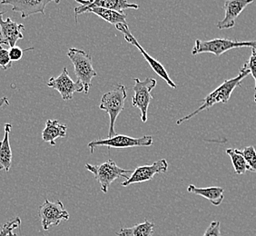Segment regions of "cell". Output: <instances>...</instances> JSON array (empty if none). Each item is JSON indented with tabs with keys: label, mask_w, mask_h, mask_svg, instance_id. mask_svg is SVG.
Returning a JSON list of instances; mask_svg holds the SVG:
<instances>
[{
	"label": "cell",
	"mask_w": 256,
	"mask_h": 236,
	"mask_svg": "<svg viewBox=\"0 0 256 236\" xmlns=\"http://www.w3.org/2000/svg\"><path fill=\"white\" fill-rule=\"evenodd\" d=\"M126 96L128 94L126 86L123 84H116L113 90L104 94L101 98L99 108L108 114L110 118L108 138H113L118 134L114 130V124L119 114L124 110Z\"/></svg>",
	"instance_id": "2"
},
{
	"label": "cell",
	"mask_w": 256,
	"mask_h": 236,
	"mask_svg": "<svg viewBox=\"0 0 256 236\" xmlns=\"http://www.w3.org/2000/svg\"><path fill=\"white\" fill-rule=\"evenodd\" d=\"M202 236H222L220 222L212 221Z\"/></svg>",
	"instance_id": "26"
},
{
	"label": "cell",
	"mask_w": 256,
	"mask_h": 236,
	"mask_svg": "<svg viewBox=\"0 0 256 236\" xmlns=\"http://www.w3.org/2000/svg\"><path fill=\"white\" fill-rule=\"evenodd\" d=\"M5 14V11L0 12V44L13 48L18 41L24 38L23 31L25 30V26L23 24L13 21L10 18L3 20V16Z\"/></svg>",
	"instance_id": "14"
},
{
	"label": "cell",
	"mask_w": 256,
	"mask_h": 236,
	"mask_svg": "<svg viewBox=\"0 0 256 236\" xmlns=\"http://www.w3.org/2000/svg\"><path fill=\"white\" fill-rule=\"evenodd\" d=\"M48 86L56 90L64 101L73 98L74 93L84 92V86L76 80V82L69 76L68 70L64 68L61 74L56 78H51L48 82Z\"/></svg>",
	"instance_id": "10"
},
{
	"label": "cell",
	"mask_w": 256,
	"mask_h": 236,
	"mask_svg": "<svg viewBox=\"0 0 256 236\" xmlns=\"http://www.w3.org/2000/svg\"><path fill=\"white\" fill-rule=\"evenodd\" d=\"M241 48H251L252 50H256V41H238V40H228V38H214L212 40H196L192 48V56L202 54V53H211L220 56L221 54L227 51Z\"/></svg>",
	"instance_id": "5"
},
{
	"label": "cell",
	"mask_w": 256,
	"mask_h": 236,
	"mask_svg": "<svg viewBox=\"0 0 256 236\" xmlns=\"http://www.w3.org/2000/svg\"><path fill=\"white\" fill-rule=\"evenodd\" d=\"M8 236H16V234L15 232H10V234H8Z\"/></svg>",
	"instance_id": "29"
},
{
	"label": "cell",
	"mask_w": 256,
	"mask_h": 236,
	"mask_svg": "<svg viewBox=\"0 0 256 236\" xmlns=\"http://www.w3.org/2000/svg\"><path fill=\"white\" fill-rule=\"evenodd\" d=\"M242 154L250 168L251 172H256V151L254 146H247L242 150Z\"/></svg>",
	"instance_id": "22"
},
{
	"label": "cell",
	"mask_w": 256,
	"mask_h": 236,
	"mask_svg": "<svg viewBox=\"0 0 256 236\" xmlns=\"http://www.w3.org/2000/svg\"><path fill=\"white\" fill-rule=\"evenodd\" d=\"M51 2L60 4V0H1V5L10 6L14 12H18L22 18L34 14L44 15L46 6Z\"/></svg>",
	"instance_id": "12"
},
{
	"label": "cell",
	"mask_w": 256,
	"mask_h": 236,
	"mask_svg": "<svg viewBox=\"0 0 256 236\" xmlns=\"http://www.w3.org/2000/svg\"><path fill=\"white\" fill-rule=\"evenodd\" d=\"M188 192L206 198L214 206H219L224 197V189L222 187H207V188H198L194 184H190L188 187Z\"/></svg>",
	"instance_id": "17"
},
{
	"label": "cell",
	"mask_w": 256,
	"mask_h": 236,
	"mask_svg": "<svg viewBox=\"0 0 256 236\" xmlns=\"http://www.w3.org/2000/svg\"><path fill=\"white\" fill-rule=\"evenodd\" d=\"M68 56L74 66V74L76 80L80 81L84 86L86 94L89 93V89L92 84V80L98 76L94 71L92 63V56L84 50L70 48L68 51Z\"/></svg>",
	"instance_id": "3"
},
{
	"label": "cell",
	"mask_w": 256,
	"mask_h": 236,
	"mask_svg": "<svg viewBox=\"0 0 256 236\" xmlns=\"http://www.w3.org/2000/svg\"><path fill=\"white\" fill-rule=\"evenodd\" d=\"M10 106V101H8V99L6 98H0V109L3 108H6V106Z\"/></svg>",
	"instance_id": "28"
},
{
	"label": "cell",
	"mask_w": 256,
	"mask_h": 236,
	"mask_svg": "<svg viewBox=\"0 0 256 236\" xmlns=\"http://www.w3.org/2000/svg\"><path fill=\"white\" fill-rule=\"evenodd\" d=\"M244 69L248 70L252 74V76L254 79L256 81V86H254V100L256 103V50H252V54L250 56L249 60L247 61L246 63H244V66H242Z\"/></svg>",
	"instance_id": "23"
},
{
	"label": "cell",
	"mask_w": 256,
	"mask_h": 236,
	"mask_svg": "<svg viewBox=\"0 0 256 236\" xmlns=\"http://www.w3.org/2000/svg\"><path fill=\"white\" fill-rule=\"evenodd\" d=\"M11 128V124H6L5 136L3 140L0 141V171L4 170L6 172H10L12 166V150L10 143Z\"/></svg>",
	"instance_id": "18"
},
{
	"label": "cell",
	"mask_w": 256,
	"mask_h": 236,
	"mask_svg": "<svg viewBox=\"0 0 256 236\" xmlns=\"http://www.w3.org/2000/svg\"><path fill=\"white\" fill-rule=\"evenodd\" d=\"M154 231V224L146 220L133 227H122L116 234L118 236H153Z\"/></svg>",
	"instance_id": "20"
},
{
	"label": "cell",
	"mask_w": 256,
	"mask_h": 236,
	"mask_svg": "<svg viewBox=\"0 0 256 236\" xmlns=\"http://www.w3.org/2000/svg\"><path fill=\"white\" fill-rule=\"evenodd\" d=\"M153 144V138L151 136H144L142 138H131L123 134H116L113 138H104L93 140L89 142L88 148L90 152L94 154V149L99 146H106L108 148H140V146H151Z\"/></svg>",
	"instance_id": "6"
},
{
	"label": "cell",
	"mask_w": 256,
	"mask_h": 236,
	"mask_svg": "<svg viewBox=\"0 0 256 236\" xmlns=\"http://www.w3.org/2000/svg\"><path fill=\"white\" fill-rule=\"evenodd\" d=\"M226 154L231 158L232 164L236 174H244L247 171H250V168L242 154V150L228 148Z\"/></svg>",
	"instance_id": "21"
},
{
	"label": "cell",
	"mask_w": 256,
	"mask_h": 236,
	"mask_svg": "<svg viewBox=\"0 0 256 236\" xmlns=\"http://www.w3.org/2000/svg\"><path fill=\"white\" fill-rule=\"evenodd\" d=\"M84 166L89 172L94 174V178L98 182L100 189L104 194L108 192L109 186L114 181L120 177H123L128 180L133 172L132 170H126L119 168L116 162L112 159H109L108 161L99 166H92L90 164H86Z\"/></svg>",
	"instance_id": "4"
},
{
	"label": "cell",
	"mask_w": 256,
	"mask_h": 236,
	"mask_svg": "<svg viewBox=\"0 0 256 236\" xmlns=\"http://www.w3.org/2000/svg\"><path fill=\"white\" fill-rule=\"evenodd\" d=\"M38 216L43 230L48 231L52 226H58L61 222L68 221L70 214L61 201L50 202L46 199L38 209Z\"/></svg>",
	"instance_id": "8"
},
{
	"label": "cell",
	"mask_w": 256,
	"mask_h": 236,
	"mask_svg": "<svg viewBox=\"0 0 256 236\" xmlns=\"http://www.w3.org/2000/svg\"><path fill=\"white\" fill-rule=\"evenodd\" d=\"M81 6L74 8V18L78 22V16L83 14L84 11L90 8H102L114 10L119 13H124L126 10H138L139 6L136 3L128 2V0H74Z\"/></svg>",
	"instance_id": "11"
},
{
	"label": "cell",
	"mask_w": 256,
	"mask_h": 236,
	"mask_svg": "<svg viewBox=\"0 0 256 236\" xmlns=\"http://www.w3.org/2000/svg\"><path fill=\"white\" fill-rule=\"evenodd\" d=\"M93 13L102 20L110 23L111 25L114 26L118 24H124L128 25L126 22V18L128 15L126 13H119L118 11L114 10H106V8H90L84 11V13Z\"/></svg>",
	"instance_id": "19"
},
{
	"label": "cell",
	"mask_w": 256,
	"mask_h": 236,
	"mask_svg": "<svg viewBox=\"0 0 256 236\" xmlns=\"http://www.w3.org/2000/svg\"><path fill=\"white\" fill-rule=\"evenodd\" d=\"M248 74H250V72L246 69L241 68L240 71H239V74L237 76L236 78L226 80L220 86H218L216 89H214L212 93L209 94L206 98L202 100V106H200L192 113H190L188 116L178 119L176 121V124L178 126L182 124L184 122L190 120L191 118L196 116L198 114L212 108L216 104L228 103V101L231 98L232 94L234 92V90L238 86H241L242 81L246 78Z\"/></svg>",
	"instance_id": "1"
},
{
	"label": "cell",
	"mask_w": 256,
	"mask_h": 236,
	"mask_svg": "<svg viewBox=\"0 0 256 236\" xmlns=\"http://www.w3.org/2000/svg\"><path fill=\"white\" fill-rule=\"evenodd\" d=\"M20 224H21V220L20 217H16L11 221L6 222L0 230V236H8L10 232L14 231L16 228H18Z\"/></svg>",
	"instance_id": "24"
},
{
	"label": "cell",
	"mask_w": 256,
	"mask_h": 236,
	"mask_svg": "<svg viewBox=\"0 0 256 236\" xmlns=\"http://www.w3.org/2000/svg\"><path fill=\"white\" fill-rule=\"evenodd\" d=\"M33 50V48H30L28 50H22L20 48V46H13L11 48L8 52H10V58L11 59L12 62H16V61H20V59L22 58L23 54H24V51H28V50Z\"/></svg>",
	"instance_id": "27"
},
{
	"label": "cell",
	"mask_w": 256,
	"mask_h": 236,
	"mask_svg": "<svg viewBox=\"0 0 256 236\" xmlns=\"http://www.w3.org/2000/svg\"><path fill=\"white\" fill-rule=\"evenodd\" d=\"M0 1H1V0H0Z\"/></svg>",
	"instance_id": "30"
},
{
	"label": "cell",
	"mask_w": 256,
	"mask_h": 236,
	"mask_svg": "<svg viewBox=\"0 0 256 236\" xmlns=\"http://www.w3.org/2000/svg\"><path fill=\"white\" fill-rule=\"evenodd\" d=\"M134 96L132 104L134 108L140 109L141 120L143 123L148 121V108L150 101L153 99L151 91L156 86V80L151 78H146L144 81L140 79L134 78Z\"/></svg>",
	"instance_id": "7"
},
{
	"label": "cell",
	"mask_w": 256,
	"mask_h": 236,
	"mask_svg": "<svg viewBox=\"0 0 256 236\" xmlns=\"http://www.w3.org/2000/svg\"><path fill=\"white\" fill-rule=\"evenodd\" d=\"M68 126L60 123L58 120H46V126L42 132V139L46 143L51 146H56V140L58 138H64L66 136Z\"/></svg>",
	"instance_id": "16"
},
{
	"label": "cell",
	"mask_w": 256,
	"mask_h": 236,
	"mask_svg": "<svg viewBox=\"0 0 256 236\" xmlns=\"http://www.w3.org/2000/svg\"><path fill=\"white\" fill-rule=\"evenodd\" d=\"M116 30H119L120 32L123 33L124 38V40H126L128 43L133 44V46H134L140 51V53L143 54L144 58L146 60V62H148L149 66H151V68L153 69L154 72L156 74H158L162 80H164V82H166V84H168L170 88H172L174 89L178 88L176 84H174V82L172 81V79L170 78L169 74H168V72H166V68L162 66V64H161L160 62H158V60L153 58L150 54H148L146 50H144L143 46L138 43L136 38L133 34H132V33L130 32L128 25L118 24V25L116 26Z\"/></svg>",
	"instance_id": "9"
},
{
	"label": "cell",
	"mask_w": 256,
	"mask_h": 236,
	"mask_svg": "<svg viewBox=\"0 0 256 236\" xmlns=\"http://www.w3.org/2000/svg\"><path fill=\"white\" fill-rule=\"evenodd\" d=\"M254 0H226L224 5V18L217 23L218 30H230L234 28L236 20L240 16L247 6L250 5Z\"/></svg>",
	"instance_id": "15"
},
{
	"label": "cell",
	"mask_w": 256,
	"mask_h": 236,
	"mask_svg": "<svg viewBox=\"0 0 256 236\" xmlns=\"http://www.w3.org/2000/svg\"><path fill=\"white\" fill-rule=\"evenodd\" d=\"M168 169V161L166 159H161L153 162L152 164L142 166L136 168V170H133L130 177L121 184L122 186L126 187L134 184L148 182L152 180L156 174L166 172Z\"/></svg>",
	"instance_id": "13"
},
{
	"label": "cell",
	"mask_w": 256,
	"mask_h": 236,
	"mask_svg": "<svg viewBox=\"0 0 256 236\" xmlns=\"http://www.w3.org/2000/svg\"><path fill=\"white\" fill-rule=\"evenodd\" d=\"M12 61L10 58L8 50H5L0 44V69L8 70L12 68Z\"/></svg>",
	"instance_id": "25"
}]
</instances>
